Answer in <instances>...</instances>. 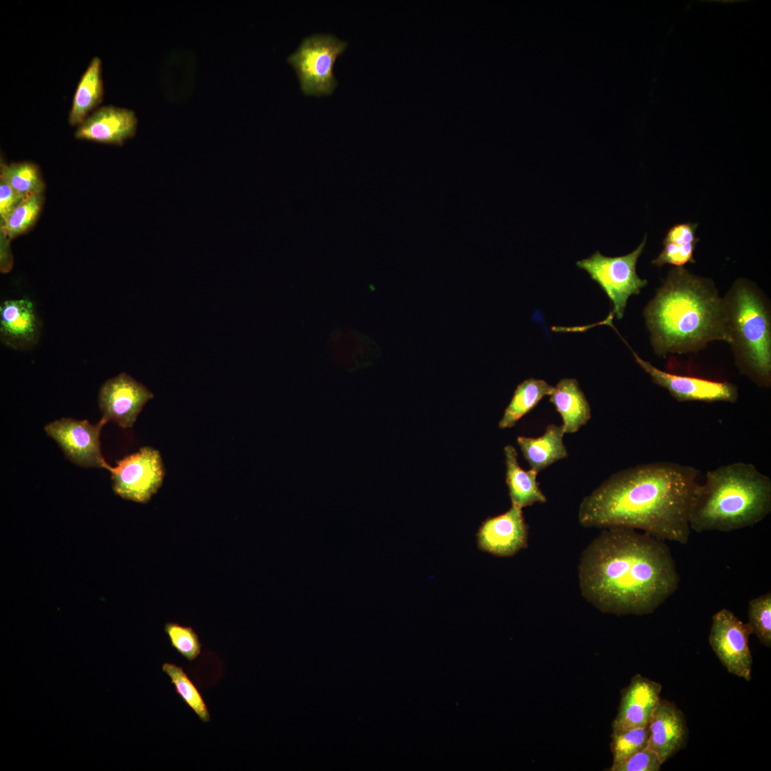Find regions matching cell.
<instances>
[{"label": "cell", "mask_w": 771, "mask_h": 771, "mask_svg": "<svg viewBox=\"0 0 771 771\" xmlns=\"http://www.w3.org/2000/svg\"><path fill=\"white\" fill-rule=\"evenodd\" d=\"M661 690L660 683L635 675L621 692L613 730L647 726Z\"/></svg>", "instance_id": "e0dca14e"}, {"label": "cell", "mask_w": 771, "mask_h": 771, "mask_svg": "<svg viewBox=\"0 0 771 771\" xmlns=\"http://www.w3.org/2000/svg\"><path fill=\"white\" fill-rule=\"evenodd\" d=\"M578 576L583 596L616 615L654 612L680 581L664 540L620 527L605 528L585 548Z\"/></svg>", "instance_id": "6da1fadb"}, {"label": "cell", "mask_w": 771, "mask_h": 771, "mask_svg": "<svg viewBox=\"0 0 771 771\" xmlns=\"http://www.w3.org/2000/svg\"><path fill=\"white\" fill-rule=\"evenodd\" d=\"M138 120L133 111L106 106L93 111L77 128L76 138L122 145L136 133Z\"/></svg>", "instance_id": "9a60e30c"}, {"label": "cell", "mask_w": 771, "mask_h": 771, "mask_svg": "<svg viewBox=\"0 0 771 771\" xmlns=\"http://www.w3.org/2000/svg\"><path fill=\"white\" fill-rule=\"evenodd\" d=\"M611 737L612 765H615L647 747L648 727L613 730Z\"/></svg>", "instance_id": "484cf974"}, {"label": "cell", "mask_w": 771, "mask_h": 771, "mask_svg": "<svg viewBox=\"0 0 771 771\" xmlns=\"http://www.w3.org/2000/svg\"><path fill=\"white\" fill-rule=\"evenodd\" d=\"M771 511V480L751 463L709 470L692 497L690 530L730 532L753 526Z\"/></svg>", "instance_id": "277c9868"}, {"label": "cell", "mask_w": 771, "mask_h": 771, "mask_svg": "<svg viewBox=\"0 0 771 771\" xmlns=\"http://www.w3.org/2000/svg\"><path fill=\"white\" fill-rule=\"evenodd\" d=\"M43 203V193L27 196L0 225L1 232L10 241L26 233L36 223Z\"/></svg>", "instance_id": "d4e9b609"}, {"label": "cell", "mask_w": 771, "mask_h": 771, "mask_svg": "<svg viewBox=\"0 0 771 771\" xmlns=\"http://www.w3.org/2000/svg\"><path fill=\"white\" fill-rule=\"evenodd\" d=\"M697 226L696 223L690 222L672 226L668 230L663 240V243H670L676 246L697 244L700 240L695 236Z\"/></svg>", "instance_id": "4dcf8cb0"}, {"label": "cell", "mask_w": 771, "mask_h": 771, "mask_svg": "<svg viewBox=\"0 0 771 771\" xmlns=\"http://www.w3.org/2000/svg\"><path fill=\"white\" fill-rule=\"evenodd\" d=\"M112 488L121 498L146 503L162 485L165 469L160 452L150 446L117 461L111 467Z\"/></svg>", "instance_id": "ba28073f"}, {"label": "cell", "mask_w": 771, "mask_h": 771, "mask_svg": "<svg viewBox=\"0 0 771 771\" xmlns=\"http://www.w3.org/2000/svg\"><path fill=\"white\" fill-rule=\"evenodd\" d=\"M106 423L103 418L96 424H91L86 420L62 418L46 424L44 430L71 462L81 467L109 470L111 467L101 455L99 438Z\"/></svg>", "instance_id": "8fae6325"}, {"label": "cell", "mask_w": 771, "mask_h": 771, "mask_svg": "<svg viewBox=\"0 0 771 771\" xmlns=\"http://www.w3.org/2000/svg\"><path fill=\"white\" fill-rule=\"evenodd\" d=\"M752 634H755L763 645L771 646V593L768 592L752 599L748 605V623Z\"/></svg>", "instance_id": "4316f807"}, {"label": "cell", "mask_w": 771, "mask_h": 771, "mask_svg": "<svg viewBox=\"0 0 771 771\" xmlns=\"http://www.w3.org/2000/svg\"><path fill=\"white\" fill-rule=\"evenodd\" d=\"M9 239L1 232V258L0 269L1 273H8L12 268L13 257L9 247Z\"/></svg>", "instance_id": "d6a6232c"}, {"label": "cell", "mask_w": 771, "mask_h": 771, "mask_svg": "<svg viewBox=\"0 0 771 771\" xmlns=\"http://www.w3.org/2000/svg\"><path fill=\"white\" fill-rule=\"evenodd\" d=\"M563 420L565 433H575L591 418L590 404L575 378H563L549 395Z\"/></svg>", "instance_id": "ac0fdd59"}, {"label": "cell", "mask_w": 771, "mask_h": 771, "mask_svg": "<svg viewBox=\"0 0 771 771\" xmlns=\"http://www.w3.org/2000/svg\"><path fill=\"white\" fill-rule=\"evenodd\" d=\"M643 315L659 357L696 353L714 341L728 342L723 297L710 279L683 266L669 271Z\"/></svg>", "instance_id": "3957f363"}, {"label": "cell", "mask_w": 771, "mask_h": 771, "mask_svg": "<svg viewBox=\"0 0 771 771\" xmlns=\"http://www.w3.org/2000/svg\"><path fill=\"white\" fill-rule=\"evenodd\" d=\"M0 179L24 195L42 193L45 184L39 167L32 162L6 164L1 161Z\"/></svg>", "instance_id": "603a6c76"}, {"label": "cell", "mask_w": 771, "mask_h": 771, "mask_svg": "<svg viewBox=\"0 0 771 771\" xmlns=\"http://www.w3.org/2000/svg\"><path fill=\"white\" fill-rule=\"evenodd\" d=\"M565 434L562 425L549 424L538 438L518 437L517 443L530 469L538 473L568 456L563 443Z\"/></svg>", "instance_id": "d6986e66"}, {"label": "cell", "mask_w": 771, "mask_h": 771, "mask_svg": "<svg viewBox=\"0 0 771 771\" xmlns=\"http://www.w3.org/2000/svg\"><path fill=\"white\" fill-rule=\"evenodd\" d=\"M646 236L633 252L616 257L605 256L595 251L591 256L576 262L579 268L585 271L606 293L613 303L612 316L621 319L627 302L632 295H638L647 284L636 272V264L644 250Z\"/></svg>", "instance_id": "8992f818"}, {"label": "cell", "mask_w": 771, "mask_h": 771, "mask_svg": "<svg viewBox=\"0 0 771 771\" xmlns=\"http://www.w3.org/2000/svg\"><path fill=\"white\" fill-rule=\"evenodd\" d=\"M476 536L483 551L500 557L515 555L528 546V527L522 508L512 505L507 512L486 519Z\"/></svg>", "instance_id": "4fadbf2b"}, {"label": "cell", "mask_w": 771, "mask_h": 771, "mask_svg": "<svg viewBox=\"0 0 771 771\" xmlns=\"http://www.w3.org/2000/svg\"><path fill=\"white\" fill-rule=\"evenodd\" d=\"M153 394L126 373L108 379L99 393L103 419L114 421L123 428H132L145 404Z\"/></svg>", "instance_id": "7c38bea8"}, {"label": "cell", "mask_w": 771, "mask_h": 771, "mask_svg": "<svg viewBox=\"0 0 771 771\" xmlns=\"http://www.w3.org/2000/svg\"><path fill=\"white\" fill-rule=\"evenodd\" d=\"M647 747L663 764L683 749L688 739L684 713L673 703L658 699L648 723Z\"/></svg>", "instance_id": "5bb4252c"}, {"label": "cell", "mask_w": 771, "mask_h": 771, "mask_svg": "<svg viewBox=\"0 0 771 771\" xmlns=\"http://www.w3.org/2000/svg\"><path fill=\"white\" fill-rule=\"evenodd\" d=\"M700 471L672 462L638 465L611 475L579 506L583 527L628 528L686 544Z\"/></svg>", "instance_id": "7a4b0ae2"}, {"label": "cell", "mask_w": 771, "mask_h": 771, "mask_svg": "<svg viewBox=\"0 0 771 771\" xmlns=\"http://www.w3.org/2000/svg\"><path fill=\"white\" fill-rule=\"evenodd\" d=\"M553 386L545 381L528 378L516 387L513 397L498 423L501 429L513 427L525 415L532 410L545 395H549Z\"/></svg>", "instance_id": "7402d4cb"}, {"label": "cell", "mask_w": 771, "mask_h": 771, "mask_svg": "<svg viewBox=\"0 0 771 771\" xmlns=\"http://www.w3.org/2000/svg\"><path fill=\"white\" fill-rule=\"evenodd\" d=\"M41 323L32 301L27 298L4 301L0 306V339L6 346L24 351L39 342Z\"/></svg>", "instance_id": "2e32d148"}, {"label": "cell", "mask_w": 771, "mask_h": 771, "mask_svg": "<svg viewBox=\"0 0 771 771\" xmlns=\"http://www.w3.org/2000/svg\"><path fill=\"white\" fill-rule=\"evenodd\" d=\"M164 631L171 645L185 659L191 662L199 656L202 645L193 628L168 622L164 625Z\"/></svg>", "instance_id": "83f0119b"}, {"label": "cell", "mask_w": 771, "mask_h": 771, "mask_svg": "<svg viewBox=\"0 0 771 771\" xmlns=\"http://www.w3.org/2000/svg\"><path fill=\"white\" fill-rule=\"evenodd\" d=\"M726 331L740 372L760 387L771 385V313L766 296L747 279L723 297Z\"/></svg>", "instance_id": "5b68a950"}, {"label": "cell", "mask_w": 771, "mask_h": 771, "mask_svg": "<svg viewBox=\"0 0 771 771\" xmlns=\"http://www.w3.org/2000/svg\"><path fill=\"white\" fill-rule=\"evenodd\" d=\"M103 96L101 60L95 56L91 59L76 87L69 115V124L79 126L98 109V106L102 102Z\"/></svg>", "instance_id": "44dd1931"}, {"label": "cell", "mask_w": 771, "mask_h": 771, "mask_svg": "<svg viewBox=\"0 0 771 771\" xmlns=\"http://www.w3.org/2000/svg\"><path fill=\"white\" fill-rule=\"evenodd\" d=\"M695 246L696 244L694 243L685 246L663 243L662 251L652 261V263L658 267L665 264L682 267L687 263H694L693 254Z\"/></svg>", "instance_id": "f546056e"}, {"label": "cell", "mask_w": 771, "mask_h": 771, "mask_svg": "<svg viewBox=\"0 0 771 771\" xmlns=\"http://www.w3.org/2000/svg\"><path fill=\"white\" fill-rule=\"evenodd\" d=\"M630 350L637 363L650 376L653 383L665 389L677 401L732 403L738 399V388L730 382L665 371Z\"/></svg>", "instance_id": "30bf717a"}, {"label": "cell", "mask_w": 771, "mask_h": 771, "mask_svg": "<svg viewBox=\"0 0 771 771\" xmlns=\"http://www.w3.org/2000/svg\"><path fill=\"white\" fill-rule=\"evenodd\" d=\"M26 196L0 179V225Z\"/></svg>", "instance_id": "1f68e13d"}, {"label": "cell", "mask_w": 771, "mask_h": 771, "mask_svg": "<svg viewBox=\"0 0 771 771\" xmlns=\"http://www.w3.org/2000/svg\"><path fill=\"white\" fill-rule=\"evenodd\" d=\"M662 765L658 755L647 746L636 752L617 765L610 771H659Z\"/></svg>", "instance_id": "f1b7e54d"}, {"label": "cell", "mask_w": 771, "mask_h": 771, "mask_svg": "<svg viewBox=\"0 0 771 771\" xmlns=\"http://www.w3.org/2000/svg\"><path fill=\"white\" fill-rule=\"evenodd\" d=\"M506 465V484L512 505L521 508L535 503H544L546 496L537 481L538 473L523 470L518 464V453L511 445L504 448Z\"/></svg>", "instance_id": "ffe728a7"}, {"label": "cell", "mask_w": 771, "mask_h": 771, "mask_svg": "<svg viewBox=\"0 0 771 771\" xmlns=\"http://www.w3.org/2000/svg\"><path fill=\"white\" fill-rule=\"evenodd\" d=\"M752 634L747 623L723 608L712 618L710 645L727 671L747 681L751 679L752 657L749 647Z\"/></svg>", "instance_id": "9c48e42d"}, {"label": "cell", "mask_w": 771, "mask_h": 771, "mask_svg": "<svg viewBox=\"0 0 771 771\" xmlns=\"http://www.w3.org/2000/svg\"><path fill=\"white\" fill-rule=\"evenodd\" d=\"M162 670L169 677L176 692L203 722L211 720L210 713L201 694L182 667L164 662Z\"/></svg>", "instance_id": "cb8c5ba5"}, {"label": "cell", "mask_w": 771, "mask_h": 771, "mask_svg": "<svg viewBox=\"0 0 771 771\" xmlns=\"http://www.w3.org/2000/svg\"><path fill=\"white\" fill-rule=\"evenodd\" d=\"M347 42L331 34H315L306 37L288 61L295 69L301 89L306 95H327L337 86L333 75L336 58Z\"/></svg>", "instance_id": "52a82bcc"}]
</instances>
